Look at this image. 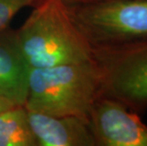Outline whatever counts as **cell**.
I'll return each mask as SVG.
<instances>
[{"mask_svg": "<svg viewBox=\"0 0 147 146\" xmlns=\"http://www.w3.org/2000/svg\"><path fill=\"white\" fill-rule=\"evenodd\" d=\"M104 71L94 59L80 63L30 68L27 110L53 116L88 119L93 104L104 93Z\"/></svg>", "mask_w": 147, "mask_h": 146, "instance_id": "1", "label": "cell"}, {"mask_svg": "<svg viewBox=\"0 0 147 146\" xmlns=\"http://www.w3.org/2000/svg\"><path fill=\"white\" fill-rule=\"evenodd\" d=\"M30 68H43L93 59V48L78 29L63 0H40L16 30Z\"/></svg>", "mask_w": 147, "mask_h": 146, "instance_id": "2", "label": "cell"}, {"mask_svg": "<svg viewBox=\"0 0 147 146\" xmlns=\"http://www.w3.org/2000/svg\"><path fill=\"white\" fill-rule=\"evenodd\" d=\"M69 11L93 49L147 40V0H93Z\"/></svg>", "mask_w": 147, "mask_h": 146, "instance_id": "3", "label": "cell"}, {"mask_svg": "<svg viewBox=\"0 0 147 146\" xmlns=\"http://www.w3.org/2000/svg\"><path fill=\"white\" fill-rule=\"evenodd\" d=\"M104 71L102 95L117 99L140 117L147 111V40L93 49Z\"/></svg>", "mask_w": 147, "mask_h": 146, "instance_id": "4", "label": "cell"}, {"mask_svg": "<svg viewBox=\"0 0 147 146\" xmlns=\"http://www.w3.org/2000/svg\"><path fill=\"white\" fill-rule=\"evenodd\" d=\"M96 146H147V125L117 99L102 95L88 114Z\"/></svg>", "mask_w": 147, "mask_h": 146, "instance_id": "5", "label": "cell"}, {"mask_svg": "<svg viewBox=\"0 0 147 146\" xmlns=\"http://www.w3.org/2000/svg\"><path fill=\"white\" fill-rule=\"evenodd\" d=\"M37 146H96L88 119L28 110Z\"/></svg>", "mask_w": 147, "mask_h": 146, "instance_id": "6", "label": "cell"}, {"mask_svg": "<svg viewBox=\"0 0 147 146\" xmlns=\"http://www.w3.org/2000/svg\"><path fill=\"white\" fill-rule=\"evenodd\" d=\"M30 70L16 30L8 28L0 32V96L15 105H25Z\"/></svg>", "mask_w": 147, "mask_h": 146, "instance_id": "7", "label": "cell"}, {"mask_svg": "<svg viewBox=\"0 0 147 146\" xmlns=\"http://www.w3.org/2000/svg\"><path fill=\"white\" fill-rule=\"evenodd\" d=\"M0 146H37L25 105H14L0 114Z\"/></svg>", "mask_w": 147, "mask_h": 146, "instance_id": "8", "label": "cell"}, {"mask_svg": "<svg viewBox=\"0 0 147 146\" xmlns=\"http://www.w3.org/2000/svg\"><path fill=\"white\" fill-rule=\"evenodd\" d=\"M40 0H0V32L8 29L13 16L22 9L35 6Z\"/></svg>", "mask_w": 147, "mask_h": 146, "instance_id": "9", "label": "cell"}, {"mask_svg": "<svg viewBox=\"0 0 147 146\" xmlns=\"http://www.w3.org/2000/svg\"><path fill=\"white\" fill-rule=\"evenodd\" d=\"M15 104H12L11 102H10L7 99H5L4 97H2V96H0V114L2 112H4L9 108H11L12 106H14Z\"/></svg>", "mask_w": 147, "mask_h": 146, "instance_id": "10", "label": "cell"}, {"mask_svg": "<svg viewBox=\"0 0 147 146\" xmlns=\"http://www.w3.org/2000/svg\"><path fill=\"white\" fill-rule=\"evenodd\" d=\"M63 1L67 4V6H75V5H79V4H83V3H86L89 1H93V0H63Z\"/></svg>", "mask_w": 147, "mask_h": 146, "instance_id": "11", "label": "cell"}]
</instances>
